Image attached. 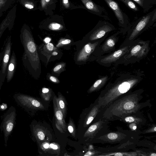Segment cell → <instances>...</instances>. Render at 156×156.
<instances>
[{
	"label": "cell",
	"instance_id": "1",
	"mask_svg": "<svg viewBox=\"0 0 156 156\" xmlns=\"http://www.w3.org/2000/svg\"><path fill=\"white\" fill-rule=\"evenodd\" d=\"M20 39L24 49L22 57L23 64L30 71L35 69L36 57V47L33 37L29 30L23 28L21 31Z\"/></svg>",
	"mask_w": 156,
	"mask_h": 156
},
{
	"label": "cell",
	"instance_id": "2",
	"mask_svg": "<svg viewBox=\"0 0 156 156\" xmlns=\"http://www.w3.org/2000/svg\"><path fill=\"white\" fill-rule=\"evenodd\" d=\"M138 101V98L134 94L120 99L116 101L107 109L105 114L108 115L106 117L109 115V117L112 115L119 116L135 112L140 107Z\"/></svg>",
	"mask_w": 156,
	"mask_h": 156
},
{
	"label": "cell",
	"instance_id": "3",
	"mask_svg": "<svg viewBox=\"0 0 156 156\" xmlns=\"http://www.w3.org/2000/svg\"><path fill=\"white\" fill-rule=\"evenodd\" d=\"M137 82L136 80H131L114 87L100 97L98 101L99 106L108 105L120 95L127 92Z\"/></svg>",
	"mask_w": 156,
	"mask_h": 156
},
{
	"label": "cell",
	"instance_id": "4",
	"mask_svg": "<svg viewBox=\"0 0 156 156\" xmlns=\"http://www.w3.org/2000/svg\"><path fill=\"white\" fill-rule=\"evenodd\" d=\"M16 108L11 106L2 117L0 129L3 133L5 147L7 145L9 137L12 132L16 125Z\"/></svg>",
	"mask_w": 156,
	"mask_h": 156
},
{
	"label": "cell",
	"instance_id": "5",
	"mask_svg": "<svg viewBox=\"0 0 156 156\" xmlns=\"http://www.w3.org/2000/svg\"><path fill=\"white\" fill-rule=\"evenodd\" d=\"M13 98L19 106L27 111L44 108V105L41 102L29 95L17 93L14 95Z\"/></svg>",
	"mask_w": 156,
	"mask_h": 156
},
{
	"label": "cell",
	"instance_id": "6",
	"mask_svg": "<svg viewBox=\"0 0 156 156\" xmlns=\"http://www.w3.org/2000/svg\"><path fill=\"white\" fill-rule=\"evenodd\" d=\"M156 20V10L152 11L141 17L134 27L129 37L130 40L136 36L145 28L151 25Z\"/></svg>",
	"mask_w": 156,
	"mask_h": 156
},
{
	"label": "cell",
	"instance_id": "7",
	"mask_svg": "<svg viewBox=\"0 0 156 156\" xmlns=\"http://www.w3.org/2000/svg\"><path fill=\"white\" fill-rule=\"evenodd\" d=\"M12 43L11 36L7 39L4 50V54L1 61L0 70V88L4 81L7 73V68L10 60Z\"/></svg>",
	"mask_w": 156,
	"mask_h": 156
},
{
	"label": "cell",
	"instance_id": "8",
	"mask_svg": "<svg viewBox=\"0 0 156 156\" xmlns=\"http://www.w3.org/2000/svg\"><path fill=\"white\" fill-rule=\"evenodd\" d=\"M55 126L57 129L62 133L66 130V126L62 112L59 106L57 98L55 96L53 99Z\"/></svg>",
	"mask_w": 156,
	"mask_h": 156
},
{
	"label": "cell",
	"instance_id": "9",
	"mask_svg": "<svg viewBox=\"0 0 156 156\" xmlns=\"http://www.w3.org/2000/svg\"><path fill=\"white\" fill-rule=\"evenodd\" d=\"M112 10L117 19L119 25L124 26L128 22L127 15L121 9L118 3L114 0H104Z\"/></svg>",
	"mask_w": 156,
	"mask_h": 156
},
{
	"label": "cell",
	"instance_id": "10",
	"mask_svg": "<svg viewBox=\"0 0 156 156\" xmlns=\"http://www.w3.org/2000/svg\"><path fill=\"white\" fill-rule=\"evenodd\" d=\"M114 29L113 25L108 22L100 20L96 29L90 37V39L93 40L100 38L108 32Z\"/></svg>",
	"mask_w": 156,
	"mask_h": 156
},
{
	"label": "cell",
	"instance_id": "11",
	"mask_svg": "<svg viewBox=\"0 0 156 156\" xmlns=\"http://www.w3.org/2000/svg\"><path fill=\"white\" fill-rule=\"evenodd\" d=\"M86 7L96 15L104 19L108 18V14L105 9L98 5L92 0H81Z\"/></svg>",
	"mask_w": 156,
	"mask_h": 156
},
{
	"label": "cell",
	"instance_id": "12",
	"mask_svg": "<svg viewBox=\"0 0 156 156\" xmlns=\"http://www.w3.org/2000/svg\"><path fill=\"white\" fill-rule=\"evenodd\" d=\"M98 42L89 43L86 44L83 48L77 57L78 61L86 60L90 54L93 51Z\"/></svg>",
	"mask_w": 156,
	"mask_h": 156
},
{
	"label": "cell",
	"instance_id": "13",
	"mask_svg": "<svg viewBox=\"0 0 156 156\" xmlns=\"http://www.w3.org/2000/svg\"><path fill=\"white\" fill-rule=\"evenodd\" d=\"M16 65V58L15 52L13 51L7 68L6 76L7 82L10 81L14 76Z\"/></svg>",
	"mask_w": 156,
	"mask_h": 156
},
{
	"label": "cell",
	"instance_id": "14",
	"mask_svg": "<svg viewBox=\"0 0 156 156\" xmlns=\"http://www.w3.org/2000/svg\"><path fill=\"white\" fill-rule=\"evenodd\" d=\"M127 51V47H124L105 57L101 60V61L105 63L113 62L123 55Z\"/></svg>",
	"mask_w": 156,
	"mask_h": 156
},
{
	"label": "cell",
	"instance_id": "15",
	"mask_svg": "<svg viewBox=\"0 0 156 156\" xmlns=\"http://www.w3.org/2000/svg\"><path fill=\"white\" fill-rule=\"evenodd\" d=\"M31 129L32 134L37 141L44 140L45 137V132L37 125L32 124Z\"/></svg>",
	"mask_w": 156,
	"mask_h": 156
},
{
	"label": "cell",
	"instance_id": "16",
	"mask_svg": "<svg viewBox=\"0 0 156 156\" xmlns=\"http://www.w3.org/2000/svg\"><path fill=\"white\" fill-rule=\"evenodd\" d=\"M99 106L98 105L95 106L90 111L85 119L83 124L84 127L88 126L93 120L98 112Z\"/></svg>",
	"mask_w": 156,
	"mask_h": 156
},
{
	"label": "cell",
	"instance_id": "17",
	"mask_svg": "<svg viewBox=\"0 0 156 156\" xmlns=\"http://www.w3.org/2000/svg\"><path fill=\"white\" fill-rule=\"evenodd\" d=\"M145 49H146V47L144 48V45L142 46L139 44L137 45L132 48L129 56L137 57H141L144 54Z\"/></svg>",
	"mask_w": 156,
	"mask_h": 156
},
{
	"label": "cell",
	"instance_id": "18",
	"mask_svg": "<svg viewBox=\"0 0 156 156\" xmlns=\"http://www.w3.org/2000/svg\"><path fill=\"white\" fill-rule=\"evenodd\" d=\"M102 122H103L100 121L91 125L84 133V137L90 136L95 133L101 126Z\"/></svg>",
	"mask_w": 156,
	"mask_h": 156
},
{
	"label": "cell",
	"instance_id": "19",
	"mask_svg": "<svg viewBox=\"0 0 156 156\" xmlns=\"http://www.w3.org/2000/svg\"><path fill=\"white\" fill-rule=\"evenodd\" d=\"M107 78L108 76H106L97 80L90 88L89 92H91L100 88L105 83Z\"/></svg>",
	"mask_w": 156,
	"mask_h": 156
},
{
	"label": "cell",
	"instance_id": "20",
	"mask_svg": "<svg viewBox=\"0 0 156 156\" xmlns=\"http://www.w3.org/2000/svg\"><path fill=\"white\" fill-rule=\"evenodd\" d=\"M59 108L62 112L64 117L66 115V101L64 97L59 94L57 98Z\"/></svg>",
	"mask_w": 156,
	"mask_h": 156
},
{
	"label": "cell",
	"instance_id": "21",
	"mask_svg": "<svg viewBox=\"0 0 156 156\" xmlns=\"http://www.w3.org/2000/svg\"><path fill=\"white\" fill-rule=\"evenodd\" d=\"M137 3L145 11H147L151 7L152 3L150 0H132Z\"/></svg>",
	"mask_w": 156,
	"mask_h": 156
},
{
	"label": "cell",
	"instance_id": "22",
	"mask_svg": "<svg viewBox=\"0 0 156 156\" xmlns=\"http://www.w3.org/2000/svg\"><path fill=\"white\" fill-rule=\"evenodd\" d=\"M115 44V38L112 37L108 39L103 45L102 48L104 51H106L112 48Z\"/></svg>",
	"mask_w": 156,
	"mask_h": 156
},
{
	"label": "cell",
	"instance_id": "23",
	"mask_svg": "<svg viewBox=\"0 0 156 156\" xmlns=\"http://www.w3.org/2000/svg\"><path fill=\"white\" fill-rule=\"evenodd\" d=\"M123 2L128 8L134 11H139L137 6L132 0H119Z\"/></svg>",
	"mask_w": 156,
	"mask_h": 156
},
{
	"label": "cell",
	"instance_id": "24",
	"mask_svg": "<svg viewBox=\"0 0 156 156\" xmlns=\"http://www.w3.org/2000/svg\"><path fill=\"white\" fill-rule=\"evenodd\" d=\"M68 130L72 135L75 137L76 135L75 126L74 123L71 119H70L67 126Z\"/></svg>",
	"mask_w": 156,
	"mask_h": 156
},
{
	"label": "cell",
	"instance_id": "25",
	"mask_svg": "<svg viewBox=\"0 0 156 156\" xmlns=\"http://www.w3.org/2000/svg\"><path fill=\"white\" fill-rule=\"evenodd\" d=\"M42 96L44 100L49 101L51 95L49 90L48 88H43L42 89Z\"/></svg>",
	"mask_w": 156,
	"mask_h": 156
},
{
	"label": "cell",
	"instance_id": "26",
	"mask_svg": "<svg viewBox=\"0 0 156 156\" xmlns=\"http://www.w3.org/2000/svg\"><path fill=\"white\" fill-rule=\"evenodd\" d=\"M48 27L50 29L53 30H58L63 28L62 25L56 23H51L49 25Z\"/></svg>",
	"mask_w": 156,
	"mask_h": 156
},
{
	"label": "cell",
	"instance_id": "27",
	"mask_svg": "<svg viewBox=\"0 0 156 156\" xmlns=\"http://www.w3.org/2000/svg\"><path fill=\"white\" fill-rule=\"evenodd\" d=\"M119 135L118 134L114 133H110L107 136L108 139L112 140H115L119 139Z\"/></svg>",
	"mask_w": 156,
	"mask_h": 156
},
{
	"label": "cell",
	"instance_id": "28",
	"mask_svg": "<svg viewBox=\"0 0 156 156\" xmlns=\"http://www.w3.org/2000/svg\"><path fill=\"white\" fill-rule=\"evenodd\" d=\"M125 121L128 122H132L134 121L135 119L132 116L126 117L125 119Z\"/></svg>",
	"mask_w": 156,
	"mask_h": 156
},
{
	"label": "cell",
	"instance_id": "29",
	"mask_svg": "<svg viewBox=\"0 0 156 156\" xmlns=\"http://www.w3.org/2000/svg\"><path fill=\"white\" fill-rule=\"evenodd\" d=\"M50 1V0H41V3L42 7L43 8L45 7Z\"/></svg>",
	"mask_w": 156,
	"mask_h": 156
},
{
	"label": "cell",
	"instance_id": "30",
	"mask_svg": "<svg viewBox=\"0 0 156 156\" xmlns=\"http://www.w3.org/2000/svg\"><path fill=\"white\" fill-rule=\"evenodd\" d=\"M46 47L48 50L52 51L54 48V45L52 43H49L47 44Z\"/></svg>",
	"mask_w": 156,
	"mask_h": 156
},
{
	"label": "cell",
	"instance_id": "31",
	"mask_svg": "<svg viewBox=\"0 0 156 156\" xmlns=\"http://www.w3.org/2000/svg\"><path fill=\"white\" fill-rule=\"evenodd\" d=\"M62 3L65 8H69V4L68 0H62Z\"/></svg>",
	"mask_w": 156,
	"mask_h": 156
},
{
	"label": "cell",
	"instance_id": "32",
	"mask_svg": "<svg viewBox=\"0 0 156 156\" xmlns=\"http://www.w3.org/2000/svg\"><path fill=\"white\" fill-rule=\"evenodd\" d=\"M71 41V40L69 39H65L62 41L61 42V43L63 44H66L70 43Z\"/></svg>",
	"mask_w": 156,
	"mask_h": 156
},
{
	"label": "cell",
	"instance_id": "33",
	"mask_svg": "<svg viewBox=\"0 0 156 156\" xmlns=\"http://www.w3.org/2000/svg\"><path fill=\"white\" fill-rule=\"evenodd\" d=\"M25 6L29 9H31L34 8V6L30 4L26 3L24 4Z\"/></svg>",
	"mask_w": 156,
	"mask_h": 156
},
{
	"label": "cell",
	"instance_id": "34",
	"mask_svg": "<svg viewBox=\"0 0 156 156\" xmlns=\"http://www.w3.org/2000/svg\"><path fill=\"white\" fill-rule=\"evenodd\" d=\"M50 79L52 81L55 83H57L58 82V80L54 76H51Z\"/></svg>",
	"mask_w": 156,
	"mask_h": 156
},
{
	"label": "cell",
	"instance_id": "35",
	"mask_svg": "<svg viewBox=\"0 0 156 156\" xmlns=\"http://www.w3.org/2000/svg\"><path fill=\"white\" fill-rule=\"evenodd\" d=\"M62 67V65L59 64L55 66L54 69V71L55 72L59 70Z\"/></svg>",
	"mask_w": 156,
	"mask_h": 156
},
{
	"label": "cell",
	"instance_id": "36",
	"mask_svg": "<svg viewBox=\"0 0 156 156\" xmlns=\"http://www.w3.org/2000/svg\"><path fill=\"white\" fill-rule=\"evenodd\" d=\"M3 54H4V50L0 53V70L1 61H2V58Z\"/></svg>",
	"mask_w": 156,
	"mask_h": 156
},
{
	"label": "cell",
	"instance_id": "37",
	"mask_svg": "<svg viewBox=\"0 0 156 156\" xmlns=\"http://www.w3.org/2000/svg\"><path fill=\"white\" fill-rule=\"evenodd\" d=\"M94 154V153L90 151H87L84 155V156H91Z\"/></svg>",
	"mask_w": 156,
	"mask_h": 156
},
{
	"label": "cell",
	"instance_id": "38",
	"mask_svg": "<svg viewBox=\"0 0 156 156\" xmlns=\"http://www.w3.org/2000/svg\"><path fill=\"white\" fill-rule=\"evenodd\" d=\"M51 40V39L49 37H47L45 38L44 41L46 43L48 44L50 42Z\"/></svg>",
	"mask_w": 156,
	"mask_h": 156
},
{
	"label": "cell",
	"instance_id": "39",
	"mask_svg": "<svg viewBox=\"0 0 156 156\" xmlns=\"http://www.w3.org/2000/svg\"><path fill=\"white\" fill-rule=\"evenodd\" d=\"M50 146L51 147L54 149H56L58 148L57 146L53 144H51L50 145Z\"/></svg>",
	"mask_w": 156,
	"mask_h": 156
},
{
	"label": "cell",
	"instance_id": "40",
	"mask_svg": "<svg viewBox=\"0 0 156 156\" xmlns=\"http://www.w3.org/2000/svg\"><path fill=\"white\" fill-rule=\"evenodd\" d=\"M115 156H123L124 155L123 154L120 153H115L114 154Z\"/></svg>",
	"mask_w": 156,
	"mask_h": 156
},
{
	"label": "cell",
	"instance_id": "41",
	"mask_svg": "<svg viewBox=\"0 0 156 156\" xmlns=\"http://www.w3.org/2000/svg\"><path fill=\"white\" fill-rule=\"evenodd\" d=\"M43 147L45 148H48L49 147V145L48 144H46L44 145Z\"/></svg>",
	"mask_w": 156,
	"mask_h": 156
},
{
	"label": "cell",
	"instance_id": "42",
	"mask_svg": "<svg viewBox=\"0 0 156 156\" xmlns=\"http://www.w3.org/2000/svg\"><path fill=\"white\" fill-rule=\"evenodd\" d=\"M53 55H56L58 54V53L56 52H54L52 53Z\"/></svg>",
	"mask_w": 156,
	"mask_h": 156
},
{
	"label": "cell",
	"instance_id": "43",
	"mask_svg": "<svg viewBox=\"0 0 156 156\" xmlns=\"http://www.w3.org/2000/svg\"><path fill=\"white\" fill-rule=\"evenodd\" d=\"M136 128V126H133L132 128L133 129H135Z\"/></svg>",
	"mask_w": 156,
	"mask_h": 156
},
{
	"label": "cell",
	"instance_id": "44",
	"mask_svg": "<svg viewBox=\"0 0 156 156\" xmlns=\"http://www.w3.org/2000/svg\"><path fill=\"white\" fill-rule=\"evenodd\" d=\"M151 156H156V154L155 153H152V154L151 155Z\"/></svg>",
	"mask_w": 156,
	"mask_h": 156
},
{
	"label": "cell",
	"instance_id": "45",
	"mask_svg": "<svg viewBox=\"0 0 156 156\" xmlns=\"http://www.w3.org/2000/svg\"><path fill=\"white\" fill-rule=\"evenodd\" d=\"M150 0V1L151 2V3H154V2H153V1L154 0Z\"/></svg>",
	"mask_w": 156,
	"mask_h": 156
},
{
	"label": "cell",
	"instance_id": "46",
	"mask_svg": "<svg viewBox=\"0 0 156 156\" xmlns=\"http://www.w3.org/2000/svg\"><path fill=\"white\" fill-rule=\"evenodd\" d=\"M2 33H0V38L2 35Z\"/></svg>",
	"mask_w": 156,
	"mask_h": 156
},
{
	"label": "cell",
	"instance_id": "47",
	"mask_svg": "<svg viewBox=\"0 0 156 156\" xmlns=\"http://www.w3.org/2000/svg\"><path fill=\"white\" fill-rule=\"evenodd\" d=\"M1 89H0V90H1Z\"/></svg>",
	"mask_w": 156,
	"mask_h": 156
}]
</instances>
